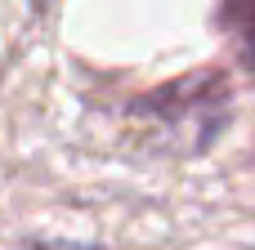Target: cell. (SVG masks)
Returning <instances> with one entry per match:
<instances>
[{
  "mask_svg": "<svg viewBox=\"0 0 255 250\" xmlns=\"http://www.w3.org/2000/svg\"><path fill=\"white\" fill-rule=\"evenodd\" d=\"M220 22L255 49V0H220Z\"/></svg>",
  "mask_w": 255,
  "mask_h": 250,
  "instance_id": "cell-1",
  "label": "cell"
},
{
  "mask_svg": "<svg viewBox=\"0 0 255 250\" xmlns=\"http://www.w3.org/2000/svg\"><path fill=\"white\" fill-rule=\"evenodd\" d=\"M31 250H90V246H31Z\"/></svg>",
  "mask_w": 255,
  "mask_h": 250,
  "instance_id": "cell-2",
  "label": "cell"
},
{
  "mask_svg": "<svg viewBox=\"0 0 255 250\" xmlns=\"http://www.w3.org/2000/svg\"><path fill=\"white\" fill-rule=\"evenodd\" d=\"M36 4H45V0H36Z\"/></svg>",
  "mask_w": 255,
  "mask_h": 250,
  "instance_id": "cell-3",
  "label": "cell"
}]
</instances>
